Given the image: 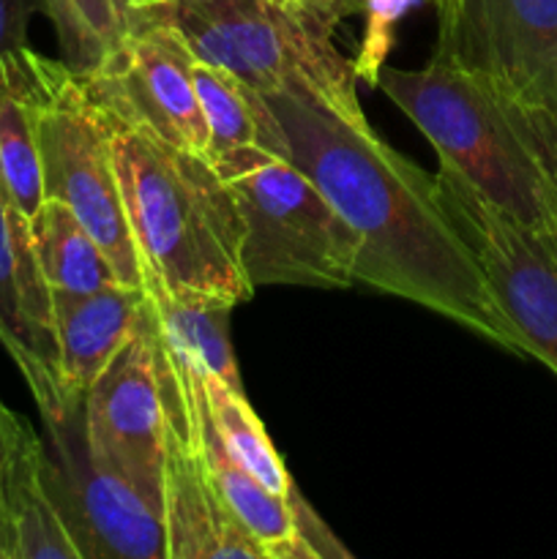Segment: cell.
Masks as SVG:
<instances>
[{
    "instance_id": "cell-11",
    "label": "cell",
    "mask_w": 557,
    "mask_h": 559,
    "mask_svg": "<svg viewBox=\"0 0 557 559\" xmlns=\"http://www.w3.org/2000/svg\"><path fill=\"white\" fill-rule=\"evenodd\" d=\"M156 349L164 402V530L167 559H265L208 475L197 435L191 380L183 360L158 338L142 304Z\"/></svg>"
},
{
    "instance_id": "cell-14",
    "label": "cell",
    "mask_w": 557,
    "mask_h": 559,
    "mask_svg": "<svg viewBox=\"0 0 557 559\" xmlns=\"http://www.w3.org/2000/svg\"><path fill=\"white\" fill-rule=\"evenodd\" d=\"M52 295V331L63 396H85L109 360L134 336L142 289L115 284L85 295Z\"/></svg>"
},
{
    "instance_id": "cell-26",
    "label": "cell",
    "mask_w": 557,
    "mask_h": 559,
    "mask_svg": "<svg viewBox=\"0 0 557 559\" xmlns=\"http://www.w3.org/2000/svg\"><path fill=\"white\" fill-rule=\"evenodd\" d=\"M164 3H173V0H131V11H129V16H131V14H137V11L158 9V5H164ZM278 3L289 5V0H278Z\"/></svg>"
},
{
    "instance_id": "cell-19",
    "label": "cell",
    "mask_w": 557,
    "mask_h": 559,
    "mask_svg": "<svg viewBox=\"0 0 557 559\" xmlns=\"http://www.w3.org/2000/svg\"><path fill=\"white\" fill-rule=\"evenodd\" d=\"M20 52L0 55V194L31 224L44 205V180Z\"/></svg>"
},
{
    "instance_id": "cell-23",
    "label": "cell",
    "mask_w": 557,
    "mask_h": 559,
    "mask_svg": "<svg viewBox=\"0 0 557 559\" xmlns=\"http://www.w3.org/2000/svg\"><path fill=\"white\" fill-rule=\"evenodd\" d=\"M38 0H0V55L20 52L27 44V25Z\"/></svg>"
},
{
    "instance_id": "cell-17",
    "label": "cell",
    "mask_w": 557,
    "mask_h": 559,
    "mask_svg": "<svg viewBox=\"0 0 557 559\" xmlns=\"http://www.w3.org/2000/svg\"><path fill=\"white\" fill-rule=\"evenodd\" d=\"M191 74H194L202 118L208 126L211 162L246 151V147H262V151L289 158L282 123L260 91L200 58L191 63Z\"/></svg>"
},
{
    "instance_id": "cell-3",
    "label": "cell",
    "mask_w": 557,
    "mask_h": 559,
    "mask_svg": "<svg viewBox=\"0 0 557 559\" xmlns=\"http://www.w3.org/2000/svg\"><path fill=\"white\" fill-rule=\"evenodd\" d=\"M377 87L486 202L528 227L557 222V115L435 58L386 66Z\"/></svg>"
},
{
    "instance_id": "cell-10",
    "label": "cell",
    "mask_w": 557,
    "mask_h": 559,
    "mask_svg": "<svg viewBox=\"0 0 557 559\" xmlns=\"http://www.w3.org/2000/svg\"><path fill=\"white\" fill-rule=\"evenodd\" d=\"M194 52L169 22L129 20L115 47L93 69L80 71L91 102L183 151L208 158Z\"/></svg>"
},
{
    "instance_id": "cell-24",
    "label": "cell",
    "mask_w": 557,
    "mask_h": 559,
    "mask_svg": "<svg viewBox=\"0 0 557 559\" xmlns=\"http://www.w3.org/2000/svg\"><path fill=\"white\" fill-rule=\"evenodd\" d=\"M33 435L36 431L31 429V424L16 413H11L3 404V399H0V486H3V478L9 473L11 462L16 459V453L31 442ZM0 559H3V538H0Z\"/></svg>"
},
{
    "instance_id": "cell-7",
    "label": "cell",
    "mask_w": 557,
    "mask_h": 559,
    "mask_svg": "<svg viewBox=\"0 0 557 559\" xmlns=\"http://www.w3.org/2000/svg\"><path fill=\"white\" fill-rule=\"evenodd\" d=\"M435 180L448 218L478 257L497 304L522 336L524 355L557 377V222L528 227L506 216L446 164Z\"/></svg>"
},
{
    "instance_id": "cell-2",
    "label": "cell",
    "mask_w": 557,
    "mask_h": 559,
    "mask_svg": "<svg viewBox=\"0 0 557 559\" xmlns=\"http://www.w3.org/2000/svg\"><path fill=\"white\" fill-rule=\"evenodd\" d=\"M98 115L140 251L142 287L211 295L235 306L249 300L254 287L240 260L244 224L216 164L118 115Z\"/></svg>"
},
{
    "instance_id": "cell-8",
    "label": "cell",
    "mask_w": 557,
    "mask_h": 559,
    "mask_svg": "<svg viewBox=\"0 0 557 559\" xmlns=\"http://www.w3.org/2000/svg\"><path fill=\"white\" fill-rule=\"evenodd\" d=\"M44 420V473L80 559H167V530L156 506L93 456L82 396Z\"/></svg>"
},
{
    "instance_id": "cell-18",
    "label": "cell",
    "mask_w": 557,
    "mask_h": 559,
    "mask_svg": "<svg viewBox=\"0 0 557 559\" xmlns=\"http://www.w3.org/2000/svg\"><path fill=\"white\" fill-rule=\"evenodd\" d=\"M31 240L49 293L85 295L123 284L102 243L63 202L44 200L31 222Z\"/></svg>"
},
{
    "instance_id": "cell-1",
    "label": "cell",
    "mask_w": 557,
    "mask_h": 559,
    "mask_svg": "<svg viewBox=\"0 0 557 559\" xmlns=\"http://www.w3.org/2000/svg\"><path fill=\"white\" fill-rule=\"evenodd\" d=\"M265 98L287 136L289 162L358 235L355 284L424 306L500 349L524 355L522 336L448 218L429 173L388 145L366 112H344L311 91Z\"/></svg>"
},
{
    "instance_id": "cell-22",
    "label": "cell",
    "mask_w": 557,
    "mask_h": 559,
    "mask_svg": "<svg viewBox=\"0 0 557 559\" xmlns=\"http://www.w3.org/2000/svg\"><path fill=\"white\" fill-rule=\"evenodd\" d=\"M413 3L415 0H369L364 11L366 36L364 44H360V52L353 60L358 80H366L369 85L377 87L380 71L386 69V58L391 52L393 27H396V22L402 20V14Z\"/></svg>"
},
{
    "instance_id": "cell-4",
    "label": "cell",
    "mask_w": 557,
    "mask_h": 559,
    "mask_svg": "<svg viewBox=\"0 0 557 559\" xmlns=\"http://www.w3.org/2000/svg\"><path fill=\"white\" fill-rule=\"evenodd\" d=\"M213 164L238 205L251 287H353L360 240L309 175L262 147Z\"/></svg>"
},
{
    "instance_id": "cell-5",
    "label": "cell",
    "mask_w": 557,
    "mask_h": 559,
    "mask_svg": "<svg viewBox=\"0 0 557 559\" xmlns=\"http://www.w3.org/2000/svg\"><path fill=\"white\" fill-rule=\"evenodd\" d=\"M140 16L169 22L194 58L229 71L262 96L311 91L331 107L364 112L353 60L339 52L333 33L278 0H173L129 20Z\"/></svg>"
},
{
    "instance_id": "cell-20",
    "label": "cell",
    "mask_w": 557,
    "mask_h": 559,
    "mask_svg": "<svg viewBox=\"0 0 557 559\" xmlns=\"http://www.w3.org/2000/svg\"><path fill=\"white\" fill-rule=\"evenodd\" d=\"M197 369V366H194ZM200 377L202 402H205L208 420L213 431L218 435L222 445L227 448L229 456L240 464L249 475H254L265 489H271L278 497L298 495L293 475L287 473V464L273 448L265 426L251 409L244 388H233L222 382L218 377L205 374L197 369Z\"/></svg>"
},
{
    "instance_id": "cell-15",
    "label": "cell",
    "mask_w": 557,
    "mask_h": 559,
    "mask_svg": "<svg viewBox=\"0 0 557 559\" xmlns=\"http://www.w3.org/2000/svg\"><path fill=\"white\" fill-rule=\"evenodd\" d=\"M44 462V440L33 435L0 486L3 559H80V549L49 491Z\"/></svg>"
},
{
    "instance_id": "cell-13",
    "label": "cell",
    "mask_w": 557,
    "mask_h": 559,
    "mask_svg": "<svg viewBox=\"0 0 557 559\" xmlns=\"http://www.w3.org/2000/svg\"><path fill=\"white\" fill-rule=\"evenodd\" d=\"M0 344L31 388L42 418L60 413L52 295L38 271L31 224L0 194Z\"/></svg>"
},
{
    "instance_id": "cell-6",
    "label": "cell",
    "mask_w": 557,
    "mask_h": 559,
    "mask_svg": "<svg viewBox=\"0 0 557 559\" xmlns=\"http://www.w3.org/2000/svg\"><path fill=\"white\" fill-rule=\"evenodd\" d=\"M36 123L44 200H58L102 243L126 287L142 289L140 251L120 197L107 126L80 71L66 60L20 52Z\"/></svg>"
},
{
    "instance_id": "cell-25",
    "label": "cell",
    "mask_w": 557,
    "mask_h": 559,
    "mask_svg": "<svg viewBox=\"0 0 557 559\" xmlns=\"http://www.w3.org/2000/svg\"><path fill=\"white\" fill-rule=\"evenodd\" d=\"M366 5H369V0H289V9L309 16L328 33H336V27L349 16L364 14Z\"/></svg>"
},
{
    "instance_id": "cell-21",
    "label": "cell",
    "mask_w": 557,
    "mask_h": 559,
    "mask_svg": "<svg viewBox=\"0 0 557 559\" xmlns=\"http://www.w3.org/2000/svg\"><path fill=\"white\" fill-rule=\"evenodd\" d=\"M52 22L58 47L74 71H87L115 47L123 27L112 0H38Z\"/></svg>"
},
{
    "instance_id": "cell-16",
    "label": "cell",
    "mask_w": 557,
    "mask_h": 559,
    "mask_svg": "<svg viewBox=\"0 0 557 559\" xmlns=\"http://www.w3.org/2000/svg\"><path fill=\"white\" fill-rule=\"evenodd\" d=\"M142 304L153 331L178 358L227 385L244 388L229 338L235 304L211 295H173L153 287H142Z\"/></svg>"
},
{
    "instance_id": "cell-27",
    "label": "cell",
    "mask_w": 557,
    "mask_h": 559,
    "mask_svg": "<svg viewBox=\"0 0 557 559\" xmlns=\"http://www.w3.org/2000/svg\"><path fill=\"white\" fill-rule=\"evenodd\" d=\"M112 5H115V14H118V20H120V27H123L126 20H129L131 0H112Z\"/></svg>"
},
{
    "instance_id": "cell-12",
    "label": "cell",
    "mask_w": 557,
    "mask_h": 559,
    "mask_svg": "<svg viewBox=\"0 0 557 559\" xmlns=\"http://www.w3.org/2000/svg\"><path fill=\"white\" fill-rule=\"evenodd\" d=\"M82 418L93 456L164 516V402L156 349L142 314L134 336L82 396Z\"/></svg>"
},
{
    "instance_id": "cell-9",
    "label": "cell",
    "mask_w": 557,
    "mask_h": 559,
    "mask_svg": "<svg viewBox=\"0 0 557 559\" xmlns=\"http://www.w3.org/2000/svg\"><path fill=\"white\" fill-rule=\"evenodd\" d=\"M431 58L557 115V0H431Z\"/></svg>"
}]
</instances>
